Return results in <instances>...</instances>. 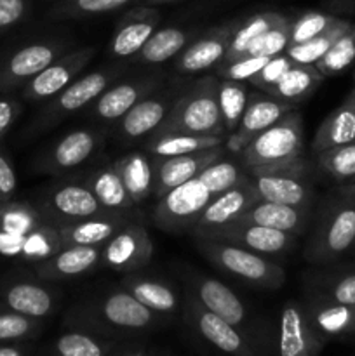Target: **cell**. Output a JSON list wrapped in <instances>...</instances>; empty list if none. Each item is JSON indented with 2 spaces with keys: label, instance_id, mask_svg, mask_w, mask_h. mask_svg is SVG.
<instances>
[{
  "label": "cell",
  "instance_id": "obj_7",
  "mask_svg": "<svg viewBox=\"0 0 355 356\" xmlns=\"http://www.w3.org/2000/svg\"><path fill=\"white\" fill-rule=\"evenodd\" d=\"M305 152V129L298 110L289 111L277 124L270 125L256 136L242 153L239 160L246 169L275 167L298 160Z\"/></svg>",
  "mask_w": 355,
  "mask_h": 356
},
{
  "label": "cell",
  "instance_id": "obj_41",
  "mask_svg": "<svg viewBox=\"0 0 355 356\" xmlns=\"http://www.w3.org/2000/svg\"><path fill=\"white\" fill-rule=\"evenodd\" d=\"M247 86L249 83L239 82V80H219L218 103L226 136L233 134L239 127L240 120H242V115L246 111L251 94Z\"/></svg>",
  "mask_w": 355,
  "mask_h": 356
},
{
  "label": "cell",
  "instance_id": "obj_2",
  "mask_svg": "<svg viewBox=\"0 0 355 356\" xmlns=\"http://www.w3.org/2000/svg\"><path fill=\"white\" fill-rule=\"evenodd\" d=\"M63 247L59 228L30 200L0 205V257L21 264L38 263Z\"/></svg>",
  "mask_w": 355,
  "mask_h": 356
},
{
  "label": "cell",
  "instance_id": "obj_59",
  "mask_svg": "<svg viewBox=\"0 0 355 356\" xmlns=\"http://www.w3.org/2000/svg\"><path fill=\"white\" fill-rule=\"evenodd\" d=\"M352 188H354V191H355V183H352Z\"/></svg>",
  "mask_w": 355,
  "mask_h": 356
},
{
  "label": "cell",
  "instance_id": "obj_26",
  "mask_svg": "<svg viewBox=\"0 0 355 356\" xmlns=\"http://www.w3.org/2000/svg\"><path fill=\"white\" fill-rule=\"evenodd\" d=\"M225 153V146H219V148L188 153V155L152 156L153 169H155V191H153V195L160 198L173 188L195 179L205 167L221 159Z\"/></svg>",
  "mask_w": 355,
  "mask_h": 356
},
{
  "label": "cell",
  "instance_id": "obj_6",
  "mask_svg": "<svg viewBox=\"0 0 355 356\" xmlns=\"http://www.w3.org/2000/svg\"><path fill=\"white\" fill-rule=\"evenodd\" d=\"M218 86L219 80L214 75H205L195 80L187 90L180 92L159 131L226 136L219 111Z\"/></svg>",
  "mask_w": 355,
  "mask_h": 356
},
{
  "label": "cell",
  "instance_id": "obj_49",
  "mask_svg": "<svg viewBox=\"0 0 355 356\" xmlns=\"http://www.w3.org/2000/svg\"><path fill=\"white\" fill-rule=\"evenodd\" d=\"M289 24L291 19L282 21L277 26L265 31L260 38L254 40L246 56H258V58H275L278 54H284L289 47Z\"/></svg>",
  "mask_w": 355,
  "mask_h": 356
},
{
  "label": "cell",
  "instance_id": "obj_45",
  "mask_svg": "<svg viewBox=\"0 0 355 356\" xmlns=\"http://www.w3.org/2000/svg\"><path fill=\"white\" fill-rule=\"evenodd\" d=\"M310 292L341 305L355 306V270H338L317 275Z\"/></svg>",
  "mask_w": 355,
  "mask_h": 356
},
{
  "label": "cell",
  "instance_id": "obj_19",
  "mask_svg": "<svg viewBox=\"0 0 355 356\" xmlns=\"http://www.w3.org/2000/svg\"><path fill=\"white\" fill-rule=\"evenodd\" d=\"M178 96H180V92L176 89L162 86L146 97H143L115 124L117 138L122 143L131 145V143L152 136L166 122Z\"/></svg>",
  "mask_w": 355,
  "mask_h": 356
},
{
  "label": "cell",
  "instance_id": "obj_34",
  "mask_svg": "<svg viewBox=\"0 0 355 356\" xmlns=\"http://www.w3.org/2000/svg\"><path fill=\"white\" fill-rule=\"evenodd\" d=\"M84 183L94 193L97 202L104 211L113 212H134L136 205L132 204L124 181L118 176L113 162L96 165L86 177Z\"/></svg>",
  "mask_w": 355,
  "mask_h": 356
},
{
  "label": "cell",
  "instance_id": "obj_46",
  "mask_svg": "<svg viewBox=\"0 0 355 356\" xmlns=\"http://www.w3.org/2000/svg\"><path fill=\"white\" fill-rule=\"evenodd\" d=\"M355 63V24L334 42L329 51L315 63V68L322 73L324 76H334L338 73L345 72Z\"/></svg>",
  "mask_w": 355,
  "mask_h": 356
},
{
  "label": "cell",
  "instance_id": "obj_17",
  "mask_svg": "<svg viewBox=\"0 0 355 356\" xmlns=\"http://www.w3.org/2000/svg\"><path fill=\"white\" fill-rule=\"evenodd\" d=\"M162 86V70H150L132 79L117 80L87 108V115L104 124L115 125L136 103Z\"/></svg>",
  "mask_w": 355,
  "mask_h": 356
},
{
  "label": "cell",
  "instance_id": "obj_4",
  "mask_svg": "<svg viewBox=\"0 0 355 356\" xmlns=\"http://www.w3.org/2000/svg\"><path fill=\"white\" fill-rule=\"evenodd\" d=\"M72 47L65 35L19 38L0 47V92H16Z\"/></svg>",
  "mask_w": 355,
  "mask_h": 356
},
{
  "label": "cell",
  "instance_id": "obj_53",
  "mask_svg": "<svg viewBox=\"0 0 355 356\" xmlns=\"http://www.w3.org/2000/svg\"><path fill=\"white\" fill-rule=\"evenodd\" d=\"M21 101V96H16L14 92H0V145L23 113Z\"/></svg>",
  "mask_w": 355,
  "mask_h": 356
},
{
  "label": "cell",
  "instance_id": "obj_12",
  "mask_svg": "<svg viewBox=\"0 0 355 356\" xmlns=\"http://www.w3.org/2000/svg\"><path fill=\"white\" fill-rule=\"evenodd\" d=\"M183 316L188 327L219 353L226 356H267L242 330L202 308L190 296H184Z\"/></svg>",
  "mask_w": 355,
  "mask_h": 356
},
{
  "label": "cell",
  "instance_id": "obj_5",
  "mask_svg": "<svg viewBox=\"0 0 355 356\" xmlns=\"http://www.w3.org/2000/svg\"><path fill=\"white\" fill-rule=\"evenodd\" d=\"M195 247L212 266L242 284L265 291H277L284 285V268L270 257L214 238H195Z\"/></svg>",
  "mask_w": 355,
  "mask_h": 356
},
{
  "label": "cell",
  "instance_id": "obj_36",
  "mask_svg": "<svg viewBox=\"0 0 355 356\" xmlns=\"http://www.w3.org/2000/svg\"><path fill=\"white\" fill-rule=\"evenodd\" d=\"M195 31L181 26H164L157 28L152 37L146 40L141 51L134 58L138 65L159 66L162 63L174 59L191 40L195 38Z\"/></svg>",
  "mask_w": 355,
  "mask_h": 356
},
{
  "label": "cell",
  "instance_id": "obj_48",
  "mask_svg": "<svg viewBox=\"0 0 355 356\" xmlns=\"http://www.w3.org/2000/svg\"><path fill=\"white\" fill-rule=\"evenodd\" d=\"M340 17L333 14L320 13V10H305L298 14L289 24V45L303 44V42L312 40L317 35L324 33L327 28L338 23Z\"/></svg>",
  "mask_w": 355,
  "mask_h": 356
},
{
  "label": "cell",
  "instance_id": "obj_23",
  "mask_svg": "<svg viewBox=\"0 0 355 356\" xmlns=\"http://www.w3.org/2000/svg\"><path fill=\"white\" fill-rule=\"evenodd\" d=\"M256 200L258 195L247 177L244 183L237 184L223 193L214 195L205 205L204 211L200 212L190 233L194 235V238H202V236L211 235L225 226L233 225Z\"/></svg>",
  "mask_w": 355,
  "mask_h": 356
},
{
  "label": "cell",
  "instance_id": "obj_60",
  "mask_svg": "<svg viewBox=\"0 0 355 356\" xmlns=\"http://www.w3.org/2000/svg\"><path fill=\"white\" fill-rule=\"evenodd\" d=\"M352 249H354V250H355V242H354V247H352Z\"/></svg>",
  "mask_w": 355,
  "mask_h": 356
},
{
  "label": "cell",
  "instance_id": "obj_29",
  "mask_svg": "<svg viewBox=\"0 0 355 356\" xmlns=\"http://www.w3.org/2000/svg\"><path fill=\"white\" fill-rule=\"evenodd\" d=\"M138 218L134 212L103 211L90 218L58 226L63 245H104L129 221Z\"/></svg>",
  "mask_w": 355,
  "mask_h": 356
},
{
  "label": "cell",
  "instance_id": "obj_28",
  "mask_svg": "<svg viewBox=\"0 0 355 356\" xmlns=\"http://www.w3.org/2000/svg\"><path fill=\"white\" fill-rule=\"evenodd\" d=\"M303 306L308 322L326 343L355 336V306L341 305L313 292H310Z\"/></svg>",
  "mask_w": 355,
  "mask_h": 356
},
{
  "label": "cell",
  "instance_id": "obj_22",
  "mask_svg": "<svg viewBox=\"0 0 355 356\" xmlns=\"http://www.w3.org/2000/svg\"><path fill=\"white\" fill-rule=\"evenodd\" d=\"M237 23L239 19L226 21L202 31L200 35H195L194 40L174 58L173 68L181 75H194L216 68L225 59Z\"/></svg>",
  "mask_w": 355,
  "mask_h": 356
},
{
  "label": "cell",
  "instance_id": "obj_30",
  "mask_svg": "<svg viewBox=\"0 0 355 356\" xmlns=\"http://www.w3.org/2000/svg\"><path fill=\"white\" fill-rule=\"evenodd\" d=\"M313 207H294V205L278 204L258 198L251 204L239 221L254 222V225L267 226V228L278 229V232L291 233L294 236H301L308 232L312 222Z\"/></svg>",
  "mask_w": 355,
  "mask_h": 356
},
{
  "label": "cell",
  "instance_id": "obj_54",
  "mask_svg": "<svg viewBox=\"0 0 355 356\" xmlns=\"http://www.w3.org/2000/svg\"><path fill=\"white\" fill-rule=\"evenodd\" d=\"M17 176L13 160L9 159L3 146L0 145V205L16 198Z\"/></svg>",
  "mask_w": 355,
  "mask_h": 356
},
{
  "label": "cell",
  "instance_id": "obj_1",
  "mask_svg": "<svg viewBox=\"0 0 355 356\" xmlns=\"http://www.w3.org/2000/svg\"><path fill=\"white\" fill-rule=\"evenodd\" d=\"M160 322L162 316L145 308L124 287L84 299L70 309L65 318L68 329L86 330L108 339L146 332Z\"/></svg>",
  "mask_w": 355,
  "mask_h": 356
},
{
  "label": "cell",
  "instance_id": "obj_51",
  "mask_svg": "<svg viewBox=\"0 0 355 356\" xmlns=\"http://www.w3.org/2000/svg\"><path fill=\"white\" fill-rule=\"evenodd\" d=\"M35 0H0V37L30 19Z\"/></svg>",
  "mask_w": 355,
  "mask_h": 356
},
{
  "label": "cell",
  "instance_id": "obj_39",
  "mask_svg": "<svg viewBox=\"0 0 355 356\" xmlns=\"http://www.w3.org/2000/svg\"><path fill=\"white\" fill-rule=\"evenodd\" d=\"M115 339L79 329H68L56 337L47 356H111Z\"/></svg>",
  "mask_w": 355,
  "mask_h": 356
},
{
  "label": "cell",
  "instance_id": "obj_52",
  "mask_svg": "<svg viewBox=\"0 0 355 356\" xmlns=\"http://www.w3.org/2000/svg\"><path fill=\"white\" fill-rule=\"evenodd\" d=\"M292 65H294V61H292L285 52L284 54L275 56V58L268 59L267 65H265L247 83H249L251 87H254V89L261 90V92H267L270 87H274L275 83L285 75V72H287Z\"/></svg>",
  "mask_w": 355,
  "mask_h": 356
},
{
  "label": "cell",
  "instance_id": "obj_43",
  "mask_svg": "<svg viewBox=\"0 0 355 356\" xmlns=\"http://www.w3.org/2000/svg\"><path fill=\"white\" fill-rule=\"evenodd\" d=\"M352 26L350 21L347 19H338L336 24H333L331 28H327L324 33L317 35L312 40L303 42V44L289 45L285 49V54L292 59L294 63H299V65H312L315 66V63L329 51L331 45Z\"/></svg>",
  "mask_w": 355,
  "mask_h": 356
},
{
  "label": "cell",
  "instance_id": "obj_14",
  "mask_svg": "<svg viewBox=\"0 0 355 356\" xmlns=\"http://www.w3.org/2000/svg\"><path fill=\"white\" fill-rule=\"evenodd\" d=\"M33 204L56 226L90 218L104 211L84 181H59L51 184Z\"/></svg>",
  "mask_w": 355,
  "mask_h": 356
},
{
  "label": "cell",
  "instance_id": "obj_37",
  "mask_svg": "<svg viewBox=\"0 0 355 356\" xmlns=\"http://www.w3.org/2000/svg\"><path fill=\"white\" fill-rule=\"evenodd\" d=\"M324 79L326 76L315 66L294 63L285 72V75L265 94H270V96L277 97V99H282L285 103H291L298 106L299 103L308 99L322 86Z\"/></svg>",
  "mask_w": 355,
  "mask_h": 356
},
{
  "label": "cell",
  "instance_id": "obj_47",
  "mask_svg": "<svg viewBox=\"0 0 355 356\" xmlns=\"http://www.w3.org/2000/svg\"><path fill=\"white\" fill-rule=\"evenodd\" d=\"M44 329V320L0 308V343H30Z\"/></svg>",
  "mask_w": 355,
  "mask_h": 356
},
{
  "label": "cell",
  "instance_id": "obj_8",
  "mask_svg": "<svg viewBox=\"0 0 355 356\" xmlns=\"http://www.w3.org/2000/svg\"><path fill=\"white\" fill-rule=\"evenodd\" d=\"M247 176L261 200L278 202L294 207H313L315 186L312 165L303 156L282 165L247 169Z\"/></svg>",
  "mask_w": 355,
  "mask_h": 356
},
{
  "label": "cell",
  "instance_id": "obj_57",
  "mask_svg": "<svg viewBox=\"0 0 355 356\" xmlns=\"http://www.w3.org/2000/svg\"><path fill=\"white\" fill-rule=\"evenodd\" d=\"M174 2H180V0H136V3L139 6H162V3H174Z\"/></svg>",
  "mask_w": 355,
  "mask_h": 356
},
{
  "label": "cell",
  "instance_id": "obj_21",
  "mask_svg": "<svg viewBox=\"0 0 355 356\" xmlns=\"http://www.w3.org/2000/svg\"><path fill=\"white\" fill-rule=\"evenodd\" d=\"M160 21H162V14L157 7L136 3L134 7L125 10L117 21V26L108 42V56L118 61L134 59L146 40L152 37L153 31L159 28Z\"/></svg>",
  "mask_w": 355,
  "mask_h": 356
},
{
  "label": "cell",
  "instance_id": "obj_33",
  "mask_svg": "<svg viewBox=\"0 0 355 356\" xmlns=\"http://www.w3.org/2000/svg\"><path fill=\"white\" fill-rule=\"evenodd\" d=\"M226 136H200L181 131H157L145 141V152L150 156H176L225 146Z\"/></svg>",
  "mask_w": 355,
  "mask_h": 356
},
{
  "label": "cell",
  "instance_id": "obj_31",
  "mask_svg": "<svg viewBox=\"0 0 355 356\" xmlns=\"http://www.w3.org/2000/svg\"><path fill=\"white\" fill-rule=\"evenodd\" d=\"M120 287L134 296L145 308L164 316H174L181 309L180 292L171 282L155 275H141L138 271L125 273Z\"/></svg>",
  "mask_w": 355,
  "mask_h": 356
},
{
  "label": "cell",
  "instance_id": "obj_15",
  "mask_svg": "<svg viewBox=\"0 0 355 356\" xmlns=\"http://www.w3.org/2000/svg\"><path fill=\"white\" fill-rule=\"evenodd\" d=\"M152 257V236L141 218H134L101 247L100 266L117 273H132L148 266Z\"/></svg>",
  "mask_w": 355,
  "mask_h": 356
},
{
  "label": "cell",
  "instance_id": "obj_27",
  "mask_svg": "<svg viewBox=\"0 0 355 356\" xmlns=\"http://www.w3.org/2000/svg\"><path fill=\"white\" fill-rule=\"evenodd\" d=\"M101 247L103 245H63L58 252L28 268L45 282L79 278L100 266Z\"/></svg>",
  "mask_w": 355,
  "mask_h": 356
},
{
  "label": "cell",
  "instance_id": "obj_50",
  "mask_svg": "<svg viewBox=\"0 0 355 356\" xmlns=\"http://www.w3.org/2000/svg\"><path fill=\"white\" fill-rule=\"evenodd\" d=\"M270 58H258V56H242L233 61L221 63L216 66L219 79L239 80V82H249L261 68L268 63Z\"/></svg>",
  "mask_w": 355,
  "mask_h": 356
},
{
  "label": "cell",
  "instance_id": "obj_56",
  "mask_svg": "<svg viewBox=\"0 0 355 356\" xmlns=\"http://www.w3.org/2000/svg\"><path fill=\"white\" fill-rule=\"evenodd\" d=\"M111 356H148V353H146V350H143V348H132V350L120 351V353L113 351Z\"/></svg>",
  "mask_w": 355,
  "mask_h": 356
},
{
  "label": "cell",
  "instance_id": "obj_25",
  "mask_svg": "<svg viewBox=\"0 0 355 356\" xmlns=\"http://www.w3.org/2000/svg\"><path fill=\"white\" fill-rule=\"evenodd\" d=\"M202 238H214L221 240V242L233 243V245L244 247L247 250L261 254L267 257L282 256V254L291 252L296 247V240L298 236L291 235V233L278 232V229L267 228V226L254 225V222H244L237 221L233 225L225 226V228L218 229V232L211 233Z\"/></svg>",
  "mask_w": 355,
  "mask_h": 356
},
{
  "label": "cell",
  "instance_id": "obj_13",
  "mask_svg": "<svg viewBox=\"0 0 355 356\" xmlns=\"http://www.w3.org/2000/svg\"><path fill=\"white\" fill-rule=\"evenodd\" d=\"M211 198V191L198 177L187 181L157 198L153 222L157 228L167 233L191 232Z\"/></svg>",
  "mask_w": 355,
  "mask_h": 356
},
{
  "label": "cell",
  "instance_id": "obj_35",
  "mask_svg": "<svg viewBox=\"0 0 355 356\" xmlns=\"http://www.w3.org/2000/svg\"><path fill=\"white\" fill-rule=\"evenodd\" d=\"M113 165L136 207L152 197L155 191V169L148 153L131 152L115 160Z\"/></svg>",
  "mask_w": 355,
  "mask_h": 356
},
{
  "label": "cell",
  "instance_id": "obj_3",
  "mask_svg": "<svg viewBox=\"0 0 355 356\" xmlns=\"http://www.w3.org/2000/svg\"><path fill=\"white\" fill-rule=\"evenodd\" d=\"M354 242L355 191L352 184H340L338 190L320 202L303 256L308 263L327 266L348 252Z\"/></svg>",
  "mask_w": 355,
  "mask_h": 356
},
{
  "label": "cell",
  "instance_id": "obj_32",
  "mask_svg": "<svg viewBox=\"0 0 355 356\" xmlns=\"http://www.w3.org/2000/svg\"><path fill=\"white\" fill-rule=\"evenodd\" d=\"M350 143H355V89L324 118L313 136L312 152L320 153Z\"/></svg>",
  "mask_w": 355,
  "mask_h": 356
},
{
  "label": "cell",
  "instance_id": "obj_10",
  "mask_svg": "<svg viewBox=\"0 0 355 356\" xmlns=\"http://www.w3.org/2000/svg\"><path fill=\"white\" fill-rule=\"evenodd\" d=\"M61 302V294L52 282L38 278L28 268H14L0 277V308L30 318L45 320L54 315Z\"/></svg>",
  "mask_w": 355,
  "mask_h": 356
},
{
  "label": "cell",
  "instance_id": "obj_24",
  "mask_svg": "<svg viewBox=\"0 0 355 356\" xmlns=\"http://www.w3.org/2000/svg\"><path fill=\"white\" fill-rule=\"evenodd\" d=\"M326 341L308 322L305 306L298 301H285L281 312L277 337L278 356H320Z\"/></svg>",
  "mask_w": 355,
  "mask_h": 356
},
{
  "label": "cell",
  "instance_id": "obj_58",
  "mask_svg": "<svg viewBox=\"0 0 355 356\" xmlns=\"http://www.w3.org/2000/svg\"><path fill=\"white\" fill-rule=\"evenodd\" d=\"M47 2H51V3H54V2H58V0H47Z\"/></svg>",
  "mask_w": 355,
  "mask_h": 356
},
{
  "label": "cell",
  "instance_id": "obj_44",
  "mask_svg": "<svg viewBox=\"0 0 355 356\" xmlns=\"http://www.w3.org/2000/svg\"><path fill=\"white\" fill-rule=\"evenodd\" d=\"M317 169L338 184L355 183V143L315 153Z\"/></svg>",
  "mask_w": 355,
  "mask_h": 356
},
{
  "label": "cell",
  "instance_id": "obj_16",
  "mask_svg": "<svg viewBox=\"0 0 355 356\" xmlns=\"http://www.w3.org/2000/svg\"><path fill=\"white\" fill-rule=\"evenodd\" d=\"M104 138H106L104 131L97 127L75 129L66 132L63 138L45 149L35 167L38 172L51 174V176H61L70 170L79 169L100 152Z\"/></svg>",
  "mask_w": 355,
  "mask_h": 356
},
{
  "label": "cell",
  "instance_id": "obj_38",
  "mask_svg": "<svg viewBox=\"0 0 355 356\" xmlns=\"http://www.w3.org/2000/svg\"><path fill=\"white\" fill-rule=\"evenodd\" d=\"M285 19H287V16L282 13H277V10H261V13L251 14V16L244 17V19H239V23H237L235 30L232 33V38H230L225 59L221 63H228L246 56L256 38H260L265 31L277 26V24H281Z\"/></svg>",
  "mask_w": 355,
  "mask_h": 356
},
{
  "label": "cell",
  "instance_id": "obj_20",
  "mask_svg": "<svg viewBox=\"0 0 355 356\" xmlns=\"http://www.w3.org/2000/svg\"><path fill=\"white\" fill-rule=\"evenodd\" d=\"M298 110L296 104L285 103V101L277 99V97L265 94L261 90H251L249 101H247V108L242 115L239 127L233 134L226 136L225 148L226 152L233 153L239 156L242 149L256 138L260 132L268 129L270 125L277 124L284 115L289 111Z\"/></svg>",
  "mask_w": 355,
  "mask_h": 356
},
{
  "label": "cell",
  "instance_id": "obj_18",
  "mask_svg": "<svg viewBox=\"0 0 355 356\" xmlns=\"http://www.w3.org/2000/svg\"><path fill=\"white\" fill-rule=\"evenodd\" d=\"M94 54H96V47L94 45L70 49L61 58L51 63L47 68L42 70L30 82L21 87V99L30 101V103H45V101L52 99L65 87H68L73 80L82 75L87 65L93 61Z\"/></svg>",
  "mask_w": 355,
  "mask_h": 356
},
{
  "label": "cell",
  "instance_id": "obj_61",
  "mask_svg": "<svg viewBox=\"0 0 355 356\" xmlns=\"http://www.w3.org/2000/svg\"><path fill=\"white\" fill-rule=\"evenodd\" d=\"M159 356H164V355H159Z\"/></svg>",
  "mask_w": 355,
  "mask_h": 356
},
{
  "label": "cell",
  "instance_id": "obj_11",
  "mask_svg": "<svg viewBox=\"0 0 355 356\" xmlns=\"http://www.w3.org/2000/svg\"><path fill=\"white\" fill-rule=\"evenodd\" d=\"M184 285H187V296L197 301L202 308L242 330L267 355V339L263 334H260V330H256L254 323H251L246 305L228 285H225L218 278L205 277L200 273L184 275Z\"/></svg>",
  "mask_w": 355,
  "mask_h": 356
},
{
  "label": "cell",
  "instance_id": "obj_40",
  "mask_svg": "<svg viewBox=\"0 0 355 356\" xmlns=\"http://www.w3.org/2000/svg\"><path fill=\"white\" fill-rule=\"evenodd\" d=\"M136 0H58L47 9L49 21H73L89 19L115 13Z\"/></svg>",
  "mask_w": 355,
  "mask_h": 356
},
{
  "label": "cell",
  "instance_id": "obj_55",
  "mask_svg": "<svg viewBox=\"0 0 355 356\" xmlns=\"http://www.w3.org/2000/svg\"><path fill=\"white\" fill-rule=\"evenodd\" d=\"M0 356H31V346L26 343H0Z\"/></svg>",
  "mask_w": 355,
  "mask_h": 356
},
{
  "label": "cell",
  "instance_id": "obj_9",
  "mask_svg": "<svg viewBox=\"0 0 355 356\" xmlns=\"http://www.w3.org/2000/svg\"><path fill=\"white\" fill-rule=\"evenodd\" d=\"M125 70H127L125 65L106 66V68L94 70L86 75H80L68 87H65L58 96L45 101L44 108L35 117L31 131H44L79 111L87 110L111 83L117 82L124 75Z\"/></svg>",
  "mask_w": 355,
  "mask_h": 356
},
{
  "label": "cell",
  "instance_id": "obj_42",
  "mask_svg": "<svg viewBox=\"0 0 355 356\" xmlns=\"http://www.w3.org/2000/svg\"><path fill=\"white\" fill-rule=\"evenodd\" d=\"M247 177H249L247 176V169L242 165L239 156L237 159H226L225 155L198 174V179L205 184V188L211 191L212 197L244 183Z\"/></svg>",
  "mask_w": 355,
  "mask_h": 356
}]
</instances>
